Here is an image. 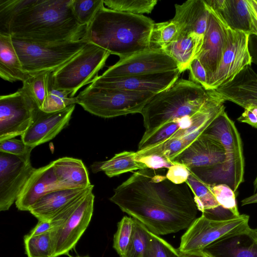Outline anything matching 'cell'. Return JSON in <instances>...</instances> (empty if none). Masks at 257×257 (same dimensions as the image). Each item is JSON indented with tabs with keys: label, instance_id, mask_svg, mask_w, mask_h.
<instances>
[{
	"label": "cell",
	"instance_id": "6da1fadb",
	"mask_svg": "<svg viewBox=\"0 0 257 257\" xmlns=\"http://www.w3.org/2000/svg\"><path fill=\"white\" fill-rule=\"evenodd\" d=\"M109 200L159 236L187 229L198 212L186 182L175 184L149 168L134 172L114 190Z\"/></svg>",
	"mask_w": 257,
	"mask_h": 257
},
{
	"label": "cell",
	"instance_id": "7a4b0ae2",
	"mask_svg": "<svg viewBox=\"0 0 257 257\" xmlns=\"http://www.w3.org/2000/svg\"><path fill=\"white\" fill-rule=\"evenodd\" d=\"M72 0H0V34L40 44H57L86 38Z\"/></svg>",
	"mask_w": 257,
	"mask_h": 257
},
{
	"label": "cell",
	"instance_id": "3957f363",
	"mask_svg": "<svg viewBox=\"0 0 257 257\" xmlns=\"http://www.w3.org/2000/svg\"><path fill=\"white\" fill-rule=\"evenodd\" d=\"M154 24L143 15L115 11L104 5L88 25L86 38L123 59L150 49Z\"/></svg>",
	"mask_w": 257,
	"mask_h": 257
},
{
	"label": "cell",
	"instance_id": "277c9868",
	"mask_svg": "<svg viewBox=\"0 0 257 257\" xmlns=\"http://www.w3.org/2000/svg\"><path fill=\"white\" fill-rule=\"evenodd\" d=\"M211 90L190 80L178 79L169 88L155 94L141 114L145 128L140 141L147 140L164 124L187 116H193L207 104Z\"/></svg>",
	"mask_w": 257,
	"mask_h": 257
},
{
	"label": "cell",
	"instance_id": "5b68a950",
	"mask_svg": "<svg viewBox=\"0 0 257 257\" xmlns=\"http://www.w3.org/2000/svg\"><path fill=\"white\" fill-rule=\"evenodd\" d=\"M155 95L94 86L90 84L76 96L77 104L88 112L103 118L141 113Z\"/></svg>",
	"mask_w": 257,
	"mask_h": 257
},
{
	"label": "cell",
	"instance_id": "8992f818",
	"mask_svg": "<svg viewBox=\"0 0 257 257\" xmlns=\"http://www.w3.org/2000/svg\"><path fill=\"white\" fill-rule=\"evenodd\" d=\"M24 70L31 76L57 70L88 42L86 38L57 44H40L12 38Z\"/></svg>",
	"mask_w": 257,
	"mask_h": 257
},
{
	"label": "cell",
	"instance_id": "52a82bcc",
	"mask_svg": "<svg viewBox=\"0 0 257 257\" xmlns=\"http://www.w3.org/2000/svg\"><path fill=\"white\" fill-rule=\"evenodd\" d=\"M110 55L108 51L88 42L77 54L52 72L54 88L74 97L80 88L91 83Z\"/></svg>",
	"mask_w": 257,
	"mask_h": 257
},
{
	"label": "cell",
	"instance_id": "ba28073f",
	"mask_svg": "<svg viewBox=\"0 0 257 257\" xmlns=\"http://www.w3.org/2000/svg\"><path fill=\"white\" fill-rule=\"evenodd\" d=\"M249 219L248 215L240 214L229 220L217 221L202 214L192 221L182 235L178 249L182 254L203 250L223 236L249 226Z\"/></svg>",
	"mask_w": 257,
	"mask_h": 257
},
{
	"label": "cell",
	"instance_id": "9c48e42d",
	"mask_svg": "<svg viewBox=\"0 0 257 257\" xmlns=\"http://www.w3.org/2000/svg\"><path fill=\"white\" fill-rule=\"evenodd\" d=\"M37 103L22 87L0 96V142L22 136L33 122L38 110Z\"/></svg>",
	"mask_w": 257,
	"mask_h": 257
},
{
	"label": "cell",
	"instance_id": "30bf717a",
	"mask_svg": "<svg viewBox=\"0 0 257 257\" xmlns=\"http://www.w3.org/2000/svg\"><path fill=\"white\" fill-rule=\"evenodd\" d=\"M93 189L81 196L64 224L51 231L54 257L68 255L75 247L91 219L94 201Z\"/></svg>",
	"mask_w": 257,
	"mask_h": 257
},
{
	"label": "cell",
	"instance_id": "8fae6325",
	"mask_svg": "<svg viewBox=\"0 0 257 257\" xmlns=\"http://www.w3.org/2000/svg\"><path fill=\"white\" fill-rule=\"evenodd\" d=\"M215 91L225 101L244 108L237 120L257 128V73L246 66L230 82Z\"/></svg>",
	"mask_w": 257,
	"mask_h": 257
},
{
	"label": "cell",
	"instance_id": "7c38bea8",
	"mask_svg": "<svg viewBox=\"0 0 257 257\" xmlns=\"http://www.w3.org/2000/svg\"><path fill=\"white\" fill-rule=\"evenodd\" d=\"M209 16L202 46L197 58L204 68L208 90H211L215 76L226 48L228 27L219 14L208 4Z\"/></svg>",
	"mask_w": 257,
	"mask_h": 257
},
{
	"label": "cell",
	"instance_id": "4fadbf2b",
	"mask_svg": "<svg viewBox=\"0 0 257 257\" xmlns=\"http://www.w3.org/2000/svg\"><path fill=\"white\" fill-rule=\"evenodd\" d=\"M179 69L177 62L161 50L149 49L123 59H119L102 75L104 77H122L149 74Z\"/></svg>",
	"mask_w": 257,
	"mask_h": 257
},
{
	"label": "cell",
	"instance_id": "5bb4252c",
	"mask_svg": "<svg viewBox=\"0 0 257 257\" xmlns=\"http://www.w3.org/2000/svg\"><path fill=\"white\" fill-rule=\"evenodd\" d=\"M35 169L30 160L0 152V211L16 202Z\"/></svg>",
	"mask_w": 257,
	"mask_h": 257
},
{
	"label": "cell",
	"instance_id": "9a60e30c",
	"mask_svg": "<svg viewBox=\"0 0 257 257\" xmlns=\"http://www.w3.org/2000/svg\"><path fill=\"white\" fill-rule=\"evenodd\" d=\"M249 35L228 27L227 44L211 90L230 82L246 66H251L248 42Z\"/></svg>",
	"mask_w": 257,
	"mask_h": 257
},
{
	"label": "cell",
	"instance_id": "2e32d148",
	"mask_svg": "<svg viewBox=\"0 0 257 257\" xmlns=\"http://www.w3.org/2000/svg\"><path fill=\"white\" fill-rule=\"evenodd\" d=\"M181 72L179 69L157 73L122 77L98 75L90 84L96 87L157 94L172 86Z\"/></svg>",
	"mask_w": 257,
	"mask_h": 257
},
{
	"label": "cell",
	"instance_id": "e0dca14e",
	"mask_svg": "<svg viewBox=\"0 0 257 257\" xmlns=\"http://www.w3.org/2000/svg\"><path fill=\"white\" fill-rule=\"evenodd\" d=\"M75 104L51 112L38 110L33 122L21 136V139L34 148L53 139L69 124Z\"/></svg>",
	"mask_w": 257,
	"mask_h": 257
},
{
	"label": "cell",
	"instance_id": "ac0fdd59",
	"mask_svg": "<svg viewBox=\"0 0 257 257\" xmlns=\"http://www.w3.org/2000/svg\"><path fill=\"white\" fill-rule=\"evenodd\" d=\"M203 250L211 257H257V229L248 226L223 236Z\"/></svg>",
	"mask_w": 257,
	"mask_h": 257
},
{
	"label": "cell",
	"instance_id": "d6986e66",
	"mask_svg": "<svg viewBox=\"0 0 257 257\" xmlns=\"http://www.w3.org/2000/svg\"><path fill=\"white\" fill-rule=\"evenodd\" d=\"M59 188L53 166L49 164L36 169L19 195L15 204L21 211H29L31 207L46 194Z\"/></svg>",
	"mask_w": 257,
	"mask_h": 257
},
{
	"label": "cell",
	"instance_id": "ffe728a7",
	"mask_svg": "<svg viewBox=\"0 0 257 257\" xmlns=\"http://www.w3.org/2000/svg\"><path fill=\"white\" fill-rule=\"evenodd\" d=\"M172 19L178 25L179 33L191 35L202 45L209 16L205 0H189L181 5L175 4Z\"/></svg>",
	"mask_w": 257,
	"mask_h": 257
},
{
	"label": "cell",
	"instance_id": "44dd1931",
	"mask_svg": "<svg viewBox=\"0 0 257 257\" xmlns=\"http://www.w3.org/2000/svg\"><path fill=\"white\" fill-rule=\"evenodd\" d=\"M205 1L219 14L229 28L257 36V21L247 0Z\"/></svg>",
	"mask_w": 257,
	"mask_h": 257
},
{
	"label": "cell",
	"instance_id": "7402d4cb",
	"mask_svg": "<svg viewBox=\"0 0 257 257\" xmlns=\"http://www.w3.org/2000/svg\"><path fill=\"white\" fill-rule=\"evenodd\" d=\"M93 187L91 185L84 189L53 191L39 199L29 211L39 221L48 220Z\"/></svg>",
	"mask_w": 257,
	"mask_h": 257
},
{
	"label": "cell",
	"instance_id": "603a6c76",
	"mask_svg": "<svg viewBox=\"0 0 257 257\" xmlns=\"http://www.w3.org/2000/svg\"><path fill=\"white\" fill-rule=\"evenodd\" d=\"M52 162L60 189H84L91 185L87 169L81 160L65 157Z\"/></svg>",
	"mask_w": 257,
	"mask_h": 257
},
{
	"label": "cell",
	"instance_id": "cb8c5ba5",
	"mask_svg": "<svg viewBox=\"0 0 257 257\" xmlns=\"http://www.w3.org/2000/svg\"><path fill=\"white\" fill-rule=\"evenodd\" d=\"M0 76L11 82H23L31 76L24 70L10 35L0 34Z\"/></svg>",
	"mask_w": 257,
	"mask_h": 257
},
{
	"label": "cell",
	"instance_id": "d4e9b609",
	"mask_svg": "<svg viewBox=\"0 0 257 257\" xmlns=\"http://www.w3.org/2000/svg\"><path fill=\"white\" fill-rule=\"evenodd\" d=\"M202 45L191 35L179 33L177 39L163 51L177 62L182 73L188 69L192 61L197 57Z\"/></svg>",
	"mask_w": 257,
	"mask_h": 257
},
{
	"label": "cell",
	"instance_id": "484cf974",
	"mask_svg": "<svg viewBox=\"0 0 257 257\" xmlns=\"http://www.w3.org/2000/svg\"><path fill=\"white\" fill-rule=\"evenodd\" d=\"M135 157L136 152L124 151L116 154L108 160L93 163L91 169L93 173L103 172L109 177L147 169L145 164L136 161Z\"/></svg>",
	"mask_w": 257,
	"mask_h": 257
},
{
	"label": "cell",
	"instance_id": "4316f807",
	"mask_svg": "<svg viewBox=\"0 0 257 257\" xmlns=\"http://www.w3.org/2000/svg\"><path fill=\"white\" fill-rule=\"evenodd\" d=\"M198 112L193 116H185L164 124L147 140L139 143L138 150L156 146L168 140L178 131L189 127L193 124Z\"/></svg>",
	"mask_w": 257,
	"mask_h": 257
},
{
	"label": "cell",
	"instance_id": "83f0119b",
	"mask_svg": "<svg viewBox=\"0 0 257 257\" xmlns=\"http://www.w3.org/2000/svg\"><path fill=\"white\" fill-rule=\"evenodd\" d=\"M179 34L178 26L173 19L155 23L150 36L149 48L163 50L177 39Z\"/></svg>",
	"mask_w": 257,
	"mask_h": 257
},
{
	"label": "cell",
	"instance_id": "f1b7e54d",
	"mask_svg": "<svg viewBox=\"0 0 257 257\" xmlns=\"http://www.w3.org/2000/svg\"><path fill=\"white\" fill-rule=\"evenodd\" d=\"M189 186L198 209L202 213L217 207L219 204L212 192L209 185L199 180L192 173L186 182Z\"/></svg>",
	"mask_w": 257,
	"mask_h": 257
},
{
	"label": "cell",
	"instance_id": "f546056e",
	"mask_svg": "<svg viewBox=\"0 0 257 257\" xmlns=\"http://www.w3.org/2000/svg\"><path fill=\"white\" fill-rule=\"evenodd\" d=\"M27 257H54V249L51 232L24 237Z\"/></svg>",
	"mask_w": 257,
	"mask_h": 257
},
{
	"label": "cell",
	"instance_id": "4dcf8cb0",
	"mask_svg": "<svg viewBox=\"0 0 257 257\" xmlns=\"http://www.w3.org/2000/svg\"><path fill=\"white\" fill-rule=\"evenodd\" d=\"M73 104H77L76 97H70L68 92L55 89L52 72H50L47 82V95L41 110L47 112H55Z\"/></svg>",
	"mask_w": 257,
	"mask_h": 257
},
{
	"label": "cell",
	"instance_id": "1f68e13d",
	"mask_svg": "<svg viewBox=\"0 0 257 257\" xmlns=\"http://www.w3.org/2000/svg\"><path fill=\"white\" fill-rule=\"evenodd\" d=\"M104 5L111 10L135 15L150 14L156 6V0H103Z\"/></svg>",
	"mask_w": 257,
	"mask_h": 257
},
{
	"label": "cell",
	"instance_id": "d6a6232c",
	"mask_svg": "<svg viewBox=\"0 0 257 257\" xmlns=\"http://www.w3.org/2000/svg\"><path fill=\"white\" fill-rule=\"evenodd\" d=\"M149 232L144 225L135 219L130 243L125 254L122 257H144L149 242Z\"/></svg>",
	"mask_w": 257,
	"mask_h": 257
},
{
	"label": "cell",
	"instance_id": "836d02e7",
	"mask_svg": "<svg viewBox=\"0 0 257 257\" xmlns=\"http://www.w3.org/2000/svg\"><path fill=\"white\" fill-rule=\"evenodd\" d=\"M135 223V219L131 216H124L117 223V230L114 235L113 247L117 254L122 257L128 247Z\"/></svg>",
	"mask_w": 257,
	"mask_h": 257
},
{
	"label": "cell",
	"instance_id": "e575fe53",
	"mask_svg": "<svg viewBox=\"0 0 257 257\" xmlns=\"http://www.w3.org/2000/svg\"><path fill=\"white\" fill-rule=\"evenodd\" d=\"M50 72L31 76L23 82L22 87L29 93L41 109L47 95V82Z\"/></svg>",
	"mask_w": 257,
	"mask_h": 257
},
{
	"label": "cell",
	"instance_id": "d590c367",
	"mask_svg": "<svg viewBox=\"0 0 257 257\" xmlns=\"http://www.w3.org/2000/svg\"><path fill=\"white\" fill-rule=\"evenodd\" d=\"M103 6V0H72V3L75 18L80 24L87 26Z\"/></svg>",
	"mask_w": 257,
	"mask_h": 257
},
{
	"label": "cell",
	"instance_id": "8d00e7d4",
	"mask_svg": "<svg viewBox=\"0 0 257 257\" xmlns=\"http://www.w3.org/2000/svg\"><path fill=\"white\" fill-rule=\"evenodd\" d=\"M148 246L144 257H182L178 249L159 235L151 231Z\"/></svg>",
	"mask_w": 257,
	"mask_h": 257
},
{
	"label": "cell",
	"instance_id": "74e56055",
	"mask_svg": "<svg viewBox=\"0 0 257 257\" xmlns=\"http://www.w3.org/2000/svg\"><path fill=\"white\" fill-rule=\"evenodd\" d=\"M209 186L219 205L230 210L237 216L240 215L235 193L228 185L219 184Z\"/></svg>",
	"mask_w": 257,
	"mask_h": 257
},
{
	"label": "cell",
	"instance_id": "f35d334b",
	"mask_svg": "<svg viewBox=\"0 0 257 257\" xmlns=\"http://www.w3.org/2000/svg\"><path fill=\"white\" fill-rule=\"evenodd\" d=\"M33 148L25 144L21 139L11 138L0 142V152L11 154L30 160L31 153Z\"/></svg>",
	"mask_w": 257,
	"mask_h": 257
},
{
	"label": "cell",
	"instance_id": "ab89813d",
	"mask_svg": "<svg viewBox=\"0 0 257 257\" xmlns=\"http://www.w3.org/2000/svg\"><path fill=\"white\" fill-rule=\"evenodd\" d=\"M136 160L145 164L147 168L154 170L168 169L174 164L166 157L158 154H150L135 157Z\"/></svg>",
	"mask_w": 257,
	"mask_h": 257
},
{
	"label": "cell",
	"instance_id": "60d3db41",
	"mask_svg": "<svg viewBox=\"0 0 257 257\" xmlns=\"http://www.w3.org/2000/svg\"><path fill=\"white\" fill-rule=\"evenodd\" d=\"M188 70L190 80L200 85L205 90H208L206 71L197 58L192 61Z\"/></svg>",
	"mask_w": 257,
	"mask_h": 257
},
{
	"label": "cell",
	"instance_id": "b9f144b4",
	"mask_svg": "<svg viewBox=\"0 0 257 257\" xmlns=\"http://www.w3.org/2000/svg\"><path fill=\"white\" fill-rule=\"evenodd\" d=\"M190 174V170L186 166L174 164L168 169L166 176L173 183L179 184L186 182Z\"/></svg>",
	"mask_w": 257,
	"mask_h": 257
},
{
	"label": "cell",
	"instance_id": "7bdbcfd3",
	"mask_svg": "<svg viewBox=\"0 0 257 257\" xmlns=\"http://www.w3.org/2000/svg\"><path fill=\"white\" fill-rule=\"evenodd\" d=\"M202 214L208 219L217 221L229 220L239 216L236 215L230 210L220 205L214 209L205 210Z\"/></svg>",
	"mask_w": 257,
	"mask_h": 257
},
{
	"label": "cell",
	"instance_id": "ee69618b",
	"mask_svg": "<svg viewBox=\"0 0 257 257\" xmlns=\"http://www.w3.org/2000/svg\"><path fill=\"white\" fill-rule=\"evenodd\" d=\"M248 48L251 58V63L257 65V36L249 35L248 42Z\"/></svg>",
	"mask_w": 257,
	"mask_h": 257
},
{
	"label": "cell",
	"instance_id": "f6af8a7d",
	"mask_svg": "<svg viewBox=\"0 0 257 257\" xmlns=\"http://www.w3.org/2000/svg\"><path fill=\"white\" fill-rule=\"evenodd\" d=\"M257 203V192L253 193L251 196L243 199L241 201L242 206Z\"/></svg>",
	"mask_w": 257,
	"mask_h": 257
},
{
	"label": "cell",
	"instance_id": "bcb514c9",
	"mask_svg": "<svg viewBox=\"0 0 257 257\" xmlns=\"http://www.w3.org/2000/svg\"><path fill=\"white\" fill-rule=\"evenodd\" d=\"M182 257H211L203 250L197 251L192 253L182 254Z\"/></svg>",
	"mask_w": 257,
	"mask_h": 257
},
{
	"label": "cell",
	"instance_id": "7dc6e473",
	"mask_svg": "<svg viewBox=\"0 0 257 257\" xmlns=\"http://www.w3.org/2000/svg\"><path fill=\"white\" fill-rule=\"evenodd\" d=\"M247 1L250 11L257 21V1L247 0Z\"/></svg>",
	"mask_w": 257,
	"mask_h": 257
},
{
	"label": "cell",
	"instance_id": "c3c4849f",
	"mask_svg": "<svg viewBox=\"0 0 257 257\" xmlns=\"http://www.w3.org/2000/svg\"><path fill=\"white\" fill-rule=\"evenodd\" d=\"M253 186L254 193H256L257 192V175L253 182Z\"/></svg>",
	"mask_w": 257,
	"mask_h": 257
},
{
	"label": "cell",
	"instance_id": "681fc988",
	"mask_svg": "<svg viewBox=\"0 0 257 257\" xmlns=\"http://www.w3.org/2000/svg\"><path fill=\"white\" fill-rule=\"evenodd\" d=\"M71 257H90L89 255H84V256H71Z\"/></svg>",
	"mask_w": 257,
	"mask_h": 257
}]
</instances>
